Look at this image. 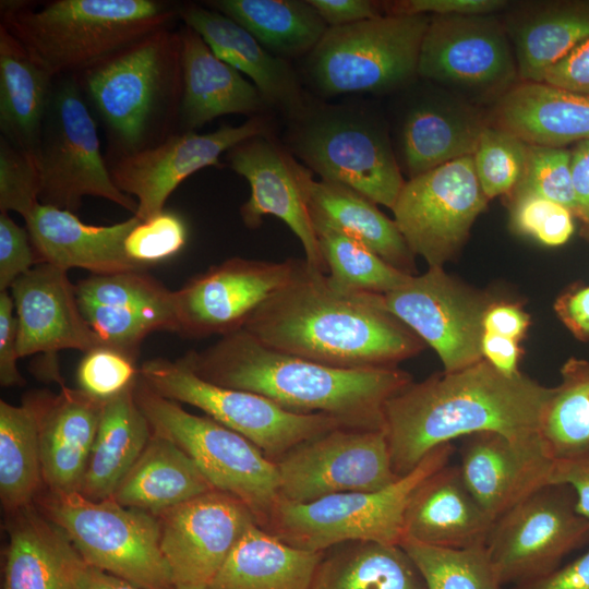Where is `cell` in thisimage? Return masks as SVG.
<instances>
[{"label":"cell","instance_id":"obj_1","mask_svg":"<svg viewBox=\"0 0 589 589\" xmlns=\"http://www.w3.org/2000/svg\"><path fill=\"white\" fill-rule=\"evenodd\" d=\"M553 388L519 372L505 375L486 360L410 383L384 407L394 472L404 477L440 445L474 433L501 434L541 448V425Z\"/></svg>","mask_w":589,"mask_h":589},{"label":"cell","instance_id":"obj_2","mask_svg":"<svg viewBox=\"0 0 589 589\" xmlns=\"http://www.w3.org/2000/svg\"><path fill=\"white\" fill-rule=\"evenodd\" d=\"M242 329L269 348L339 369L395 368L423 342L382 294L337 289L304 260Z\"/></svg>","mask_w":589,"mask_h":589},{"label":"cell","instance_id":"obj_3","mask_svg":"<svg viewBox=\"0 0 589 589\" xmlns=\"http://www.w3.org/2000/svg\"><path fill=\"white\" fill-rule=\"evenodd\" d=\"M179 360L211 383L262 395L300 414H325L345 426L385 429L386 401L411 383L396 368L339 369L275 350L244 329Z\"/></svg>","mask_w":589,"mask_h":589},{"label":"cell","instance_id":"obj_4","mask_svg":"<svg viewBox=\"0 0 589 589\" xmlns=\"http://www.w3.org/2000/svg\"><path fill=\"white\" fill-rule=\"evenodd\" d=\"M74 76L104 124L109 160L153 147L179 131V31L158 29Z\"/></svg>","mask_w":589,"mask_h":589},{"label":"cell","instance_id":"obj_5","mask_svg":"<svg viewBox=\"0 0 589 589\" xmlns=\"http://www.w3.org/2000/svg\"><path fill=\"white\" fill-rule=\"evenodd\" d=\"M178 4L159 0H53L1 4V24L48 74L77 75L143 37L170 27Z\"/></svg>","mask_w":589,"mask_h":589},{"label":"cell","instance_id":"obj_6","mask_svg":"<svg viewBox=\"0 0 589 589\" xmlns=\"http://www.w3.org/2000/svg\"><path fill=\"white\" fill-rule=\"evenodd\" d=\"M454 452L452 443L437 446L411 472L382 490L339 493L309 503L278 498L262 528L296 549L311 552L349 541L399 544L413 491L446 466Z\"/></svg>","mask_w":589,"mask_h":589},{"label":"cell","instance_id":"obj_7","mask_svg":"<svg viewBox=\"0 0 589 589\" xmlns=\"http://www.w3.org/2000/svg\"><path fill=\"white\" fill-rule=\"evenodd\" d=\"M430 15L384 14L327 27L308 55L306 75L325 96L385 93L417 75Z\"/></svg>","mask_w":589,"mask_h":589},{"label":"cell","instance_id":"obj_8","mask_svg":"<svg viewBox=\"0 0 589 589\" xmlns=\"http://www.w3.org/2000/svg\"><path fill=\"white\" fill-rule=\"evenodd\" d=\"M290 151L321 180L393 208L406 182L384 128L357 108L320 106L292 119Z\"/></svg>","mask_w":589,"mask_h":589},{"label":"cell","instance_id":"obj_9","mask_svg":"<svg viewBox=\"0 0 589 589\" xmlns=\"http://www.w3.org/2000/svg\"><path fill=\"white\" fill-rule=\"evenodd\" d=\"M134 397L152 431L182 448L215 490L240 500L263 527L279 498L276 464L241 434L157 395L140 376Z\"/></svg>","mask_w":589,"mask_h":589},{"label":"cell","instance_id":"obj_10","mask_svg":"<svg viewBox=\"0 0 589 589\" xmlns=\"http://www.w3.org/2000/svg\"><path fill=\"white\" fill-rule=\"evenodd\" d=\"M38 508L69 537L83 561L143 589H175L156 516L80 493L46 491Z\"/></svg>","mask_w":589,"mask_h":589},{"label":"cell","instance_id":"obj_11","mask_svg":"<svg viewBox=\"0 0 589 589\" xmlns=\"http://www.w3.org/2000/svg\"><path fill=\"white\" fill-rule=\"evenodd\" d=\"M140 378L157 395L196 407L241 434L274 462L300 443L345 426L325 414L290 412L262 395L205 381L179 359L146 360Z\"/></svg>","mask_w":589,"mask_h":589},{"label":"cell","instance_id":"obj_12","mask_svg":"<svg viewBox=\"0 0 589 589\" xmlns=\"http://www.w3.org/2000/svg\"><path fill=\"white\" fill-rule=\"evenodd\" d=\"M39 158L40 204L75 214L84 197L94 196L135 214L136 200L112 181L107 159L100 152L96 122L74 75L55 81Z\"/></svg>","mask_w":589,"mask_h":589},{"label":"cell","instance_id":"obj_13","mask_svg":"<svg viewBox=\"0 0 589 589\" xmlns=\"http://www.w3.org/2000/svg\"><path fill=\"white\" fill-rule=\"evenodd\" d=\"M588 543L589 519L576 510L573 489L548 483L493 521L485 549L504 586L552 573L567 554Z\"/></svg>","mask_w":589,"mask_h":589},{"label":"cell","instance_id":"obj_14","mask_svg":"<svg viewBox=\"0 0 589 589\" xmlns=\"http://www.w3.org/2000/svg\"><path fill=\"white\" fill-rule=\"evenodd\" d=\"M417 75L494 103L519 82L509 37L494 14L431 15Z\"/></svg>","mask_w":589,"mask_h":589},{"label":"cell","instance_id":"obj_15","mask_svg":"<svg viewBox=\"0 0 589 589\" xmlns=\"http://www.w3.org/2000/svg\"><path fill=\"white\" fill-rule=\"evenodd\" d=\"M275 464L279 498L293 503L373 492L399 479L385 429L339 426L300 443Z\"/></svg>","mask_w":589,"mask_h":589},{"label":"cell","instance_id":"obj_16","mask_svg":"<svg viewBox=\"0 0 589 589\" xmlns=\"http://www.w3.org/2000/svg\"><path fill=\"white\" fill-rule=\"evenodd\" d=\"M486 203L473 157L466 156L408 179L392 211L413 255L442 267L461 248Z\"/></svg>","mask_w":589,"mask_h":589},{"label":"cell","instance_id":"obj_17","mask_svg":"<svg viewBox=\"0 0 589 589\" xmlns=\"http://www.w3.org/2000/svg\"><path fill=\"white\" fill-rule=\"evenodd\" d=\"M299 260L230 257L173 291L176 333L185 338L226 336L293 275Z\"/></svg>","mask_w":589,"mask_h":589},{"label":"cell","instance_id":"obj_18","mask_svg":"<svg viewBox=\"0 0 589 589\" xmlns=\"http://www.w3.org/2000/svg\"><path fill=\"white\" fill-rule=\"evenodd\" d=\"M385 309L438 354L444 372L468 368L482 360L483 318L486 310L444 273L429 267L410 275L383 296Z\"/></svg>","mask_w":589,"mask_h":589},{"label":"cell","instance_id":"obj_19","mask_svg":"<svg viewBox=\"0 0 589 589\" xmlns=\"http://www.w3.org/2000/svg\"><path fill=\"white\" fill-rule=\"evenodd\" d=\"M268 131L262 116L211 133L177 131L153 147L107 163L117 188L136 200L134 216L144 221L165 211L169 196L188 177L208 166L221 167L223 153Z\"/></svg>","mask_w":589,"mask_h":589},{"label":"cell","instance_id":"obj_20","mask_svg":"<svg viewBox=\"0 0 589 589\" xmlns=\"http://www.w3.org/2000/svg\"><path fill=\"white\" fill-rule=\"evenodd\" d=\"M156 518L175 589H206L247 528L256 522L240 500L215 489Z\"/></svg>","mask_w":589,"mask_h":589},{"label":"cell","instance_id":"obj_21","mask_svg":"<svg viewBox=\"0 0 589 589\" xmlns=\"http://www.w3.org/2000/svg\"><path fill=\"white\" fill-rule=\"evenodd\" d=\"M230 168L250 184L251 194L240 207L248 228H257L263 217L281 219L300 240L306 264L327 273L309 212L308 182L311 172L269 134L247 139L226 153Z\"/></svg>","mask_w":589,"mask_h":589},{"label":"cell","instance_id":"obj_22","mask_svg":"<svg viewBox=\"0 0 589 589\" xmlns=\"http://www.w3.org/2000/svg\"><path fill=\"white\" fill-rule=\"evenodd\" d=\"M81 313L105 347L134 359L152 333H176L173 291L146 272L91 275L75 285Z\"/></svg>","mask_w":589,"mask_h":589},{"label":"cell","instance_id":"obj_23","mask_svg":"<svg viewBox=\"0 0 589 589\" xmlns=\"http://www.w3.org/2000/svg\"><path fill=\"white\" fill-rule=\"evenodd\" d=\"M10 294L17 317L20 358L105 347L84 320L67 271L39 263L13 283Z\"/></svg>","mask_w":589,"mask_h":589},{"label":"cell","instance_id":"obj_24","mask_svg":"<svg viewBox=\"0 0 589 589\" xmlns=\"http://www.w3.org/2000/svg\"><path fill=\"white\" fill-rule=\"evenodd\" d=\"M459 456L468 490L493 520L550 483L553 461L543 449L518 446L497 433L465 436Z\"/></svg>","mask_w":589,"mask_h":589},{"label":"cell","instance_id":"obj_25","mask_svg":"<svg viewBox=\"0 0 589 589\" xmlns=\"http://www.w3.org/2000/svg\"><path fill=\"white\" fill-rule=\"evenodd\" d=\"M39 263L92 275L145 272L125 255L124 241L141 221L136 216L110 226L88 225L69 211L38 203L24 218Z\"/></svg>","mask_w":589,"mask_h":589},{"label":"cell","instance_id":"obj_26","mask_svg":"<svg viewBox=\"0 0 589 589\" xmlns=\"http://www.w3.org/2000/svg\"><path fill=\"white\" fill-rule=\"evenodd\" d=\"M179 17L193 28L223 61L249 76L264 101L291 120L308 107L297 74L286 59L264 48L230 17L200 4H183Z\"/></svg>","mask_w":589,"mask_h":589},{"label":"cell","instance_id":"obj_27","mask_svg":"<svg viewBox=\"0 0 589 589\" xmlns=\"http://www.w3.org/2000/svg\"><path fill=\"white\" fill-rule=\"evenodd\" d=\"M105 401L64 385L58 395L41 392L38 435L46 491L79 492Z\"/></svg>","mask_w":589,"mask_h":589},{"label":"cell","instance_id":"obj_28","mask_svg":"<svg viewBox=\"0 0 589 589\" xmlns=\"http://www.w3.org/2000/svg\"><path fill=\"white\" fill-rule=\"evenodd\" d=\"M493 521L468 490L458 465L447 464L413 491L404 539L447 549L485 545Z\"/></svg>","mask_w":589,"mask_h":589},{"label":"cell","instance_id":"obj_29","mask_svg":"<svg viewBox=\"0 0 589 589\" xmlns=\"http://www.w3.org/2000/svg\"><path fill=\"white\" fill-rule=\"evenodd\" d=\"M2 589H76L84 561L35 504L7 514Z\"/></svg>","mask_w":589,"mask_h":589},{"label":"cell","instance_id":"obj_30","mask_svg":"<svg viewBox=\"0 0 589 589\" xmlns=\"http://www.w3.org/2000/svg\"><path fill=\"white\" fill-rule=\"evenodd\" d=\"M179 34L183 75L180 131H195L224 115L260 116L266 103L255 85L220 60L193 28L184 25Z\"/></svg>","mask_w":589,"mask_h":589},{"label":"cell","instance_id":"obj_31","mask_svg":"<svg viewBox=\"0 0 589 589\" xmlns=\"http://www.w3.org/2000/svg\"><path fill=\"white\" fill-rule=\"evenodd\" d=\"M486 122L537 146L589 140V96L544 82H518L494 103Z\"/></svg>","mask_w":589,"mask_h":589},{"label":"cell","instance_id":"obj_32","mask_svg":"<svg viewBox=\"0 0 589 589\" xmlns=\"http://www.w3.org/2000/svg\"><path fill=\"white\" fill-rule=\"evenodd\" d=\"M486 119L459 104L422 98L406 110L396 155L409 179L452 160L472 156Z\"/></svg>","mask_w":589,"mask_h":589},{"label":"cell","instance_id":"obj_33","mask_svg":"<svg viewBox=\"0 0 589 589\" xmlns=\"http://www.w3.org/2000/svg\"><path fill=\"white\" fill-rule=\"evenodd\" d=\"M503 23L519 82H543L549 69L589 39V0L531 2Z\"/></svg>","mask_w":589,"mask_h":589},{"label":"cell","instance_id":"obj_34","mask_svg":"<svg viewBox=\"0 0 589 589\" xmlns=\"http://www.w3.org/2000/svg\"><path fill=\"white\" fill-rule=\"evenodd\" d=\"M323 552L296 549L253 522L206 589H310Z\"/></svg>","mask_w":589,"mask_h":589},{"label":"cell","instance_id":"obj_35","mask_svg":"<svg viewBox=\"0 0 589 589\" xmlns=\"http://www.w3.org/2000/svg\"><path fill=\"white\" fill-rule=\"evenodd\" d=\"M55 81L0 23L1 136L38 157Z\"/></svg>","mask_w":589,"mask_h":589},{"label":"cell","instance_id":"obj_36","mask_svg":"<svg viewBox=\"0 0 589 589\" xmlns=\"http://www.w3.org/2000/svg\"><path fill=\"white\" fill-rule=\"evenodd\" d=\"M212 490L214 488L182 448L153 432L111 498L122 506L157 516Z\"/></svg>","mask_w":589,"mask_h":589},{"label":"cell","instance_id":"obj_37","mask_svg":"<svg viewBox=\"0 0 589 589\" xmlns=\"http://www.w3.org/2000/svg\"><path fill=\"white\" fill-rule=\"evenodd\" d=\"M135 384L105 401L77 492L88 500L111 498L152 436L151 424L134 397Z\"/></svg>","mask_w":589,"mask_h":589},{"label":"cell","instance_id":"obj_38","mask_svg":"<svg viewBox=\"0 0 589 589\" xmlns=\"http://www.w3.org/2000/svg\"><path fill=\"white\" fill-rule=\"evenodd\" d=\"M309 212L316 228L338 230L366 245L399 271L412 275L413 253L395 221L370 199L330 181L308 182Z\"/></svg>","mask_w":589,"mask_h":589},{"label":"cell","instance_id":"obj_39","mask_svg":"<svg viewBox=\"0 0 589 589\" xmlns=\"http://www.w3.org/2000/svg\"><path fill=\"white\" fill-rule=\"evenodd\" d=\"M310 589H426L399 544L349 541L323 552Z\"/></svg>","mask_w":589,"mask_h":589},{"label":"cell","instance_id":"obj_40","mask_svg":"<svg viewBox=\"0 0 589 589\" xmlns=\"http://www.w3.org/2000/svg\"><path fill=\"white\" fill-rule=\"evenodd\" d=\"M41 392L20 406L0 400V498L5 514L36 503L44 485L39 414Z\"/></svg>","mask_w":589,"mask_h":589},{"label":"cell","instance_id":"obj_41","mask_svg":"<svg viewBox=\"0 0 589 589\" xmlns=\"http://www.w3.org/2000/svg\"><path fill=\"white\" fill-rule=\"evenodd\" d=\"M205 3L237 22L280 58L309 55L327 29L309 0H212Z\"/></svg>","mask_w":589,"mask_h":589},{"label":"cell","instance_id":"obj_42","mask_svg":"<svg viewBox=\"0 0 589 589\" xmlns=\"http://www.w3.org/2000/svg\"><path fill=\"white\" fill-rule=\"evenodd\" d=\"M541 442L552 461L589 455V362L567 364L546 406Z\"/></svg>","mask_w":589,"mask_h":589},{"label":"cell","instance_id":"obj_43","mask_svg":"<svg viewBox=\"0 0 589 589\" xmlns=\"http://www.w3.org/2000/svg\"><path fill=\"white\" fill-rule=\"evenodd\" d=\"M315 232L326 264L327 279L337 289L384 296L410 276L338 230L321 227Z\"/></svg>","mask_w":589,"mask_h":589},{"label":"cell","instance_id":"obj_44","mask_svg":"<svg viewBox=\"0 0 589 589\" xmlns=\"http://www.w3.org/2000/svg\"><path fill=\"white\" fill-rule=\"evenodd\" d=\"M399 545L420 570L426 589H502L485 545L447 549L404 539Z\"/></svg>","mask_w":589,"mask_h":589},{"label":"cell","instance_id":"obj_45","mask_svg":"<svg viewBox=\"0 0 589 589\" xmlns=\"http://www.w3.org/2000/svg\"><path fill=\"white\" fill-rule=\"evenodd\" d=\"M528 153V143L486 122L472 157L488 200L514 193L524 177Z\"/></svg>","mask_w":589,"mask_h":589},{"label":"cell","instance_id":"obj_46","mask_svg":"<svg viewBox=\"0 0 589 589\" xmlns=\"http://www.w3.org/2000/svg\"><path fill=\"white\" fill-rule=\"evenodd\" d=\"M572 152L565 147L529 144L524 177L512 195L532 194L568 208L575 216Z\"/></svg>","mask_w":589,"mask_h":589},{"label":"cell","instance_id":"obj_47","mask_svg":"<svg viewBox=\"0 0 589 589\" xmlns=\"http://www.w3.org/2000/svg\"><path fill=\"white\" fill-rule=\"evenodd\" d=\"M40 158L0 136V212L25 218L39 203Z\"/></svg>","mask_w":589,"mask_h":589},{"label":"cell","instance_id":"obj_48","mask_svg":"<svg viewBox=\"0 0 589 589\" xmlns=\"http://www.w3.org/2000/svg\"><path fill=\"white\" fill-rule=\"evenodd\" d=\"M188 240V228L181 216L163 211L140 221L124 241L127 257L140 269L171 259Z\"/></svg>","mask_w":589,"mask_h":589},{"label":"cell","instance_id":"obj_49","mask_svg":"<svg viewBox=\"0 0 589 589\" xmlns=\"http://www.w3.org/2000/svg\"><path fill=\"white\" fill-rule=\"evenodd\" d=\"M140 376L136 359L109 347L84 353L76 370L79 389L108 400L133 386Z\"/></svg>","mask_w":589,"mask_h":589},{"label":"cell","instance_id":"obj_50","mask_svg":"<svg viewBox=\"0 0 589 589\" xmlns=\"http://www.w3.org/2000/svg\"><path fill=\"white\" fill-rule=\"evenodd\" d=\"M574 214L565 206L546 199L525 194L514 197L512 225L522 235L541 243L557 247L566 243L575 231Z\"/></svg>","mask_w":589,"mask_h":589},{"label":"cell","instance_id":"obj_51","mask_svg":"<svg viewBox=\"0 0 589 589\" xmlns=\"http://www.w3.org/2000/svg\"><path fill=\"white\" fill-rule=\"evenodd\" d=\"M39 264L27 229L20 227L7 212H0V291Z\"/></svg>","mask_w":589,"mask_h":589},{"label":"cell","instance_id":"obj_52","mask_svg":"<svg viewBox=\"0 0 589 589\" xmlns=\"http://www.w3.org/2000/svg\"><path fill=\"white\" fill-rule=\"evenodd\" d=\"M383 4L393 15H488L508 7L504 0H402Z\"/></svg>","mask_w":589,"mask_h":589},{"label":"cell","instance_id":"obj_53","mask_svg":"<svg viewBox=\"0 0 589 589\" xmlns=\"http://www.w3.org/2000/svg\"><path fill=\"white\" fill-rule=\"evenodd\" d=\"M9 290L0 291V383L20 386L25 383L17 370V317Z\"/></svg>","mask_w":589,"mask_h":589},{"label":"cell","instance_id":"obj_54","mask_svg":"<svg viewBox=\"0 0 589 589\" xmlns=\"http://www.w3.org/2000/svg\"><path fill=\"white\" fill-rule=\"evenodd\" d=\"M543 82L589 96V39L549 69Z\"/></svg>","mask_w":589,"mask_h":589},{"label":"cell","instance_id":"obj_55","mask_svg":"<svg viewBox=\"0 0 589 589\" xmlns=\"http://www.w3.org/2000/svg\"><path fill=\"white\" fill-rule=\"evenodd\" d=\"M327 27H338L384 15L383 2L371 0H309Z\"/></svg>","mask_w":589,"mask_h":589},{"label":"cell","instance_id":"obj_56","mask_svg":"<svg viewBox=\"0 0 589 589\" xmlns=\"http://www.w3.org/2000/svg\"><path fill=\"white\" fill-rule=\"evenodd\" d=\"M550 483L569 485L576 496V510L589 519V455L553 461Z\"/></svg>","mask_w":589,"mask_h":589},{"label":"cell","instance_id":"obj_57","mask_svg":"<svg viewBox=\"0 0 589 589\" xmlns=\"http://www.w3.org/2000/svg\"><path fill=\"white\" fill-rule=\"evenodd\" d=\"M513 589H589V550L567 565Z\"/></svg>","mask_w":589,"mask_h":589},{"label":"cell","instance_id":"obj_58","mask_svg":"<svg viewBox=\"0 0 589 589\" xmlns=\"http://www.w3.org/2000/svg\"><path fill=\"white\" fill-rule=\"evenodd\" d=\"M570 152L575 217L581 223L582 236L589 239V140L576 143Z\"/></svg>","mask_w":589,"mask_h":589},{"label":"cell","instance_id":"obj_59","mask_svg":"<svg viewBox=\"0 0 589 589\" xmlns=\"http://www.w3.org/2000/svg\"><path fill=\"white\" fill-rule=\"evenodd\" d=\"M527 315L514 305H496L486 310L483 318L484 332L516 340L526 330Z\"/></svg>","mask_w":589,"mask_h":589},{"label":"cell","instance_id":"obj_60","mask_svg":"<svg viewBox=\"0 0 589 589\" xmlns=\"http://www.w3.org/2000/svg\"><path fill=\"white\" fill-rule=\"evenodd\" d=\"M481 349L485 360L501 373L509 376L518 373L516 340L484 332Z\"/></svg>","mask_w":589,"mask_h":589},{"label":"cell","instance_id":"obj_61","mask_svg":"<svg viewBox=\"0 0 589 589\" xmlns=\"http://www.w3.org/2000/svg\"><path fill=\"white\" fill-rule=\"evenodd\" d=\"M560 313L567 326L579 337H589V286L565 296L560 302Z\"/></svg>","mask_w":589,"mask_h":589},{"label":"cell","instance_id":"obj_62","mask_svg":"<svg viewBox=\"0 0 589 589\" xmlns=\"http://www.w3.org/2000/svg\"><path fill=\"white\" fill-rule=\"evenodd\" d=\"M76 589H143L127 579L109 574L86 563L82 566Z\"/></svg>","mask_w":589,"mask_h":589}]
</instances>
